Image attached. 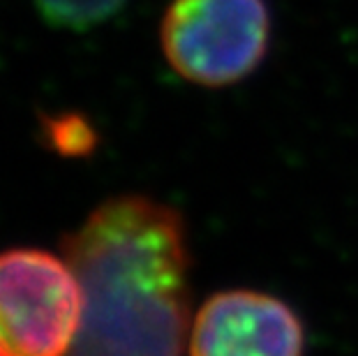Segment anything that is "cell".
<instances>
[{
    "instance_id": "277c9868",
    "label": "cell",
    "mask_w": 358,
    "mask_h": 356,
    "mask_svg": "<svg viewBox=\"0 0 358 356\" xmlns=\"http://www.w3.org/2000/svg\"><path fill=\"white\" fill-rule=\"evenodd\" d=\"M306 333L287 303L262 292H220L203 303L189 356H303Z\"/></svg>"
},
{
    "instance_id": "6da1fadb",
    "label": "cell",
    "mask_w": 358,
    "mask_h": 356,
    "mask_svg": "<svg viewBox=\"0 0 358 356\" xmlns=\"http://www.w3.org/2000/svg\"><path fill=\"white\" fill-rule=\"evenodd\" d=\"M83 294L67 356H182L189 331V250L182 218L150 197L97 206L63 241Z\"/></svg>"
},
{
    "instance_id": "7a4b0ae2",
    "label": "cell",
    "mask_w": 358,
    "mask_h": 356,
    "mask_svg": "<svg viewBox=\"0 0 358 356\" xmlns=\"http://www.w3.org/2000/svg\"><path fill=\"white\" fill-rule=\"evenodd\" d=\"M164 58L199 86H231L264 63L271 47L266 0H171L159 26Z\"/></svg>"
},
{
    "instance_id": "3957f363",
    "label": "cell",
    "mask_w": 358,
    "mask_h": 356,
    "mask_svg": "<svg viewBox=\"0 0 358 356\" xmlns=\"http://www.w3.org/2000/svg\"><path fill=\"white\" fill-rule=\"evenodd\" d=\"M83 313L77 273L47 250L0 252V356H67Z\"/></svg>"
},
{
    "instance_id": "5b68a950",
    "label": "cell",
    "mask_w": 358,
    "mask_h": 356,
    "mask_svg": "<svg viewBox=\"0 0 358 356\" xmlns=\"http://www.w3.org/2000/svg\"><path fill=\"white\" fill-rule=\"evenodd\" d=\"M44 21L56 28L88 30L109 21L127 0H33Z\"/></svg>"
}]
</instances>
